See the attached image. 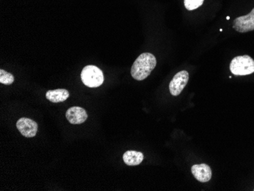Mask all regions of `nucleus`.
Returning a JSON list of instances; mask_svg holds the SVG:
<instances>
[{"instance_id":"f257e3e1","label":"nucleus","mask_w":254,"mask_h":191,"mask_svg":"<svg viewBox=\"0 0 254 191\" xmlns=\"http://www.w3.org/2000/svg\"><path fill=\"white\" fill-rule=\"evenodd\" d=\"M156 64V58L153 54L149 53L142 54L132 64L131 75L133 79L138 81L146 80L155 69Z\"/></svg>"},{"instance_id":"f03ea898","label":"nucleus","mask_w":254,"mask_h":191,"mask_svg":"<svg viewBox=\"0 0 254 191\" xmlns=\"http://www.w3.org/2000/svg\"><path fill=\"white\" fill-rule=\"evenodd\" d=\"M231 72L235 76H247L254 72V61L248 55L234 57L230 64Z\"/></svg>"},{"instance_id":"7ed1b4c3","label":"nucleus","mask_w":254,"mask_h":191,"mask_svg":"<svg viewBox=\"0 0 254 191\" xmlns=\"http://www.w3.org/2000/svg\"><path fill=\"white\" fill-rule=\"evenodd\" d=\"M81 79L86 86L97 88L103 84L104 74L102 71L95 65H86L83 68L81 73Z\"/></svg>"},{"instance_id":"20e7f679","label":"nucleus","mask_w":254,"mask_h":191,"mask_svg":"<svg viewBox=\"0 0 254 191\" xmlns=\"http://www.w3.org/2000/svg\"><path fill=\"white\" fill-rule=\"evenodd\" d=\"M189 81V73L186 70L180 71L173 76V80L169 85L170 94L173 96H177L182 92L187 83Z\"/></svg>"},{"instance_id":"39448f33","label":"nucleus","mask_w":254,"mask_h":191,"mask_svg":"<svg viewBox=\"0 0 254 191\" xmlns=\"http://www.w3.org/2000/svg\"><path fill=\"white\" fill-rule=\"evenodd\" d=\"M233 28L237 32L247 33L254 30V8L247 16L236 18L233 21Z\"/></svg>"},{"instance_id":"423d86ee","label":"nucleus","mask_w":254,"mask_h":191,"mask_svg":"<svg viewBox=\"0 0 254 191\" xmlns=\"http://www.w3.org/2000/svg\"><path fill=\"white\" fill-rule=\"evenodd\" d=\"M16 127L21 134L25 137H34L38 133V124L35 121L27 117L20 118L16 123Z\"/></svg>"},{"instance_id":"0eeeda50","label":"nucleus","mask_w":254,"mask_h":191,"mask_svg":"<svg viewBox=\"0 0 254 191\" xmlns=\"http://www.w3.org/2000/svg\"><path fill=\"white\" fill-rule=\"evenodd\" d=\"M65 117L70 124H81L85 122L88 118V114L83 107L75 106L68 109L65 113Z\"/></svg>"},{"instance_id":"6e6552de","label":"nucleus","mask_w":254,"mask_h":191,"mask_svg":"<svg viewBox=\"0 0 254 191\" xmlns=\"http://www.w3.org/2000/svg\"><path fill=\"white\" fill-rule=\"evenodd\" d=\"M191 171L195 178L199 182H208L211 180L212 176L211 168L206 164L192 166L191 168Z\"/></svg>"},{"instance_id":"1a4fd4ad","label":"nucleus","mask_w":254,"mask_h":191,"mask_svg":"<svg viewBox=\"0 0 254 191\" xmlns=\"http://www.w3.org/2000/svg\"><path fill=\"white\" fill-rule=\"evenodd\" d=\"M123 159L127 166H139L143 162L144 155L140 151H127L123 155Z\"/></svg>"},{"instance_id":"9d476101","label":"nucleus","mask_w":254,"mask_h":191,"mask_svg":"<svg viewBox=\"0 0 254 191\" xmlns=\"http://www.w3.org/2000/svg\"><path fill=\"white\" fill-rule=\"evenodd\" d=\"M69 97V92L66 89L59 88V89L50 90L46 93L47 100L53 103H60L65 102Z\"/></svg>"},{"instance_id":"9b49d317","label":"nucleus","mask_w":254,"mask_h":191,"mask_svg":"<svg viewBox=\"0 0 254 191\" xmlns=\"http://www.w3.org/2000/svg\"><path fill=\"white\" fill-rule=\"evenodd\" d=\"M15 78L13 75L6 72L4 69H0V83L4 85H12L14 83Z\"/></svg>"},{"instance_id":"f8f14e48","label":"nucleus","mask_w":254,"mask_h":191,"mask_svg":"<svg viewBox=\"0 0 254 191\" xmlns=\"http://www.w3.org/2000/svg\"><path fill=\"white\" fill-rule=\"evenodd\" d=\"M204 0H184V5L187 10L192 11L200 7Z\"/></svg>"},{"instance_id":"ddd939ff","label":"nucleus","mask_w":254,"mask_h":191,"mask_svg":"<svg viewBox=\"0 0 254 191\" xmlns=\"http://www.w3.org/2000/svg\"><path fill=\"white\" fill-rule=\"evenodd\" d=\"M229 19H230V17H229V16H228V17H227V20H229Z\"/></svg>"},{"instance_id":"4468645a","label":"nucleus","mask_w":254,"mask_h":191,"mask_svg":"<svg viewBox=\"0 0 254 191\" xmlns=\"http://www.w3.org/2000/svg\"></svg>"}]
</instances>
